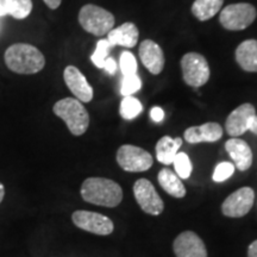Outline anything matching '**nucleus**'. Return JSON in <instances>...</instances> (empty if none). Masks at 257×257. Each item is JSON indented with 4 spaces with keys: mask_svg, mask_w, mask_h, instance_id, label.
<instances>
[{
    "mask_svg": "<svg viewBox=\"0 0 257 257\" xmlns=\"http://www.w3.org/2000/svg\"><path fill=\"white\" fill-rule=\"evenodd\" d=\"M81 197L96 206L117 207L123 200V189L113 180L88 178L81 186Z\"/></svg>",
    "mask_w": 257,
    "mask_h": 257,
    "instance_id": "obj_1",
    "label": "nucleus"
},
{
    "mask_svg": "<svg viewBox=\"0 0 257 257\" xmlns=\"http://www.w3.org/2000/svg\"><path fill=\"white\" fill-rule=\"evenodd\" d=\"M5 63L12 72L29 75L41 72L46 66V59L36 47L27 43H17L6 49Z\"/></svg>",
    "mask_w": 257,
    "mask_h": 257,
    "instance_id": "obj_2",
    "label": "nucleus"
},
{
    "mask_svg": "<svg viewBox=\"0 0 257 257\" xmlns=\"http://www.w3.org/2000/svg\"><path fill=\"white\" fill-rule=\"evenodd\" d=\"M54 113L60 117L74 136H81L89 126V114L76 98H64L54 105Z\"/></svg>",
    "mask_w": 257,
    "mask_h": 257,
    "instance_id": "obj_3",
    "label": "nucleus"
},
{
    "mask_svg": "<svg viewBox=\"0 0 257 257\" xmlns=\"http://www.w3.org/2000/svg\"><path fill=\"white\" fill-rule=\"evenodd\" d=\"M79 23L85 31L100 37L114 28V16L100 6L88 4L80 10Z\"/></svg>",
    "mask_w": 257,
    "mask_h": 257,
    "instance_id": "obj_4",
    "label": "nucleus"
},
{
    "mask_svg": "<svg viewBox=\"0 0 257 257\" xmlns=\"http://www.w3.org/2000/svg\"><path fill=\"white\" fill-rule=\"evenodd\" d=\"M255 6L248 3L231 4L221 10L219 22L226 30L240 31L250 27L256 19Z\"/></svg>",
    "mask_w": 257,
    "mask_h": 257,
    "instance_id": "obj_5",
    "label": "nucleus"
},
{
    "mask_svg": "<svg viewBox=\"0 0 257 257\" xmlns=\"http://www.w3.org/2000/svg\"><path fill=\"white\" fill-rule=\"evenodd\" d=\"M182 78L191 87H201L210 79V66L198 53H188L181 59Z\"/></svg>",
    "mask_w": 257,
    "mask_h": 257,
    "instance_id": "obj_6",
    "label": "nucleus"
},
{
    "mask_svg": "<svg viewBox=\"0 0 257 257\" xmlns=\"http://www.w3.org/2000/svg\"><path fill=\"white\" fill-rule=\"evenodd\" d=\"M117 162L121 169L130 173H142L153 166V156L142 148L125 144L117 152Z\"/></svg>",
    "mask_w": 257,
    "mask_h": 257,
    "instance_id": "obj_7",
    "label": "nucleus"
},
{
    "mask_svg": "<svg viewBox=\"0 0 257 257\" xmlns=\"http://www.w3.org/2000/svg\"><path fill=\"white\" fill-rule=\"evenodd\" d=\"M72 220L79 229L87 232L99 234V236H107L114 230L113 221L104 214L96 213L91 211H75L72 214Z\"/></svg>",
    "mask_w": 257,
    "mask_h": 257,
    "instance_id": "obj_8",
    "label": "nucleus"
},
{
    "mask_svg": "<svg viewBox=\"0 0 257 257\" xmlns=\"http://www.w3.org/2000/svg\"><path fill=\"white\" fill-rule=\"evenodd\" d=\"M134 195L143 212L150 216H159L165 205L154 185L148 179H140L134 185Z\"/></svg>",
    "mask_w": 257,
    "mask_h": 257,
    "instance_id": "obj_9",
    "label": "nucleus"
},
{
    "mask_svg": "<svg viewBox=\"0 0 257 257\" xmlns=\"http://www.w3.org/2000/svg\"><path fill=\"white\" fill-rule=\"evenodd\" d=\"M255 201V192L250 187H242L225 199L221 205L224 216L230 218H240L248 214Z\"/></svg>",
    "mask_w": 257,
    "mask_h": 257,
    "instance_id": "obj_10",
    "label": "nucleus"
},
{
    "mask_svg": "<svg viewBox=\"0 0 257 257\" xmlns=\"http://www.w3.org/2000/svg\"><path fill=\"white\" fill-rule=\"evenodd\" d=\"M176 257H207V249L202 239L193 231H185L173 243Z\"/></svg>",
    "mask_w": 257,
    "mask_h": 257,
    "instance_id": "obj_11",
    "label": "nucleus"
},
{
    "mask_svg": "<svg viewBox=\"0 0 257 257\" xmlns=\"http://www.w3.org/2000/svg\"><path fill=\"white\" fill-rule=\"evenodd\" d=\"M255 115V107L249 102L238 106L236 110L231 112L226 121H225L226 133L231 137H238L240 135L245 134L246 131H249V126Z\"/></svg>",
    "mask_w": 257,
    "mask_h": 257,
    "instance_id": "obj_12",
    "label": "nucleus"
},
{
    "mask_svg": "<svg viewBox=\"0 0 257 257\" xmlns=\"http://www.w3.org/2000/svg\"><path fill=\"white\" fill-rule=\"evenodd\" d=\"M63 79L67 87L81 102H89L93 99V88L85 75L74 66H68L63 72Z\"/></svg>",
    "mask_w": 257,
    "mask_h": 257,
    "instance_id": "obj_13",
    "label": "nucleus"
},
{
    "mask_svg": "<svg viewBox=\"0 0 257 257\" xmlns=\"http://www.w3.org/2000/svg\"><path fill=\"white\" fill-rule=\"evenodd\" d=\"M140 57L144 67L154 75H157L165 67V54L159 44L152 40H146L140 46Z\"/></svg>",
    "mask_w": 257,
    "mask_h": 257,
    "instance_id": "obj_14",
    "label": "nucleus"
},
{
    "mask_svg": "<svg viewBox=\"0 0 257 257\" xmlns=\"http://www.w3.org/2000/svg\"><path fill=\"white\" fill-rule=\"evenodd\" d=\"M225 149L233 161L234 168L240 172H245L252 165V152L251 148L245 141L240 138L233 137L226 141L225 143Z\"/></svg>",
    "mask_w": 257,
    "mask_h": 257,
    "instance_id": "obj_15",
    "label": "nucleus"
},
{
    "mask_svg": "<svg viewBox=\"0 0 257 257\" xmlns=\"http://www.w3.org/2000/svg\"><path fill=\"white\" fill-rule=\"evenodd\" d=\"M223 137V128L218 123L210 121L205 123L200 126H192L188 127L185 131L184 138L186 142L197 144L201 142L213 143L219 141Z\"/></svg>",
    "mask_w": 257,
    "mask_h": 257,
    "instance_id": "obj_16",
    "label": "nucleus"
},
{
    "mask_svg": "<svg viewBox=\"0 0 257 257\" xmlns=\"http://www.w3.org/2000/svg\"><path fill=\"white\" fill-rule=\"evenodd\" d=\"M138 29L134 23H124L120 27L112 29L107 34V41L111 46H121L126 48L136 47L138 42Z\"/></svg>",
    "mask_w": 257,
    "mask_h": 257,
    "instance_id": "obj_17",
    "label": "nucleus"
},
{
    "mask_svg": "<svg viewBox=\"0 0 257 257\" xmlns=\"http://www.w3.org/2000/svg\"><path fill=\"white\" fill-rule=\"evenodd\" d=\"M236 61L245 72H257V41L246 40L236 49Z\"/></svg>",
    "mask_w": 257,
    "mask_h": 257,
    "instance_id": "obj_18",
    "label": "nucleus"
},
{
    "mask_svg": "<svg viewBox=\"0 0 257 257\" xmlns=\"http://www.w3.org/2000/svg\"><path fill=\"white\" fill-rule=\"evenodd\" d=\"M159 184L169 195L176 199H181L186 195V187L181 179L176 175V173L173 172L168 168L160 170L159 176Z\"/></svg>",
    "mask_w": 257,
    "mask_h": 257,
    "instance_id": "obj_19",
    "label": "nucleus"
},
{
    "mask_svg": "<svg viewBox=\"0 0 257 257\" xmlns=\"http://www.w3.org/2000/svg\"><path fill=\"white\" fill-rule=\"evenodd\" d=\"M181 146L182 140L180 137H162L156 144L157 161L160 163H162V165H172Z\"/></svg>",
    "mask_w": 257,
    "mask_h": 257,
    "instance_id": "obj_20",
    "label": "nucleus"
},
{
    "mask_svg": "<svg viewBox=\"0 0 257 257\" xmlns=\"http://www.w3.org/2000/svg\"><path fill=\"white\" fill-rule=\"evenodd\" d=\"M223 4L224 0H195L192 5V14L199 21H208L220 11Z\"/></svg>",
    "mask_w": 257,
    "mask_h": 257,
    "instance_id": "obj_21",
    "label": "nucleus"
},
{
    "mask_svg": "<svg viewBox=\"0 0 257 257\" xmlns=\"http://www.w3.org/2000/svg\"><path fill=\"white\" fill-rule=\"evenodd\" d=\"M142 111L143 106L141 104V101L133 95L124 96V99L120 102V115L121 118H124V119L126 120H131L134 119V118L138 117Z\"/></svg>",
    "mask_w": 257,
    "mask_h": 257,
    "instance_id": "obj_22",
    "label": "nucleus"
},
{
    "mask_svg": "<svg viewBox=\"0 0 257 257\" xmlns=\"http://www.w3.org/2000/svg\"><path fill=\"white\" fill-rule=\"evenodd\" d=\"M8 15L16 19H25L32 11L31 0H8Z\"/></svg>",
    "mask_w": 257,
    "mask_h": 257,
    "instance_id": "obj_23",
    "label": "nucleus"
},
{
    "mask_svg": "<svg viewBox=\"0 0 257 257\" xmlns=\"http://www.w3.org/2000/svg\"><path fill=\"white\" fill-rule=\"evenodd\" d=\"M173 163H174L176 175H178L180 179L186 180L191 176L192 162H191V160H189L187 154L178 153L176 154L174 161H173Z\"/></svg>",
    "mask_w": 257,
    "mask_h": 257,
    "instance_id": "obj_24",
    "label": "nucleus"
},
{
    "mask_svg": "<svg viewBox=\"0 0 257 257\" xmlns=\"http://www.w3.org/2000/svg\"><path fill=\"white\" fill-rule=\"evenodd\" d=\"M111 48H112L111 43L107 40H100L98 43H96L95 51L91 56L92 62L94 63L95 67H98V68H101V69L104 68V63L106 59L108 57V53H110Z\"/></svg>",
    "mask_w": 257,
    "mask_h": 257,
    "instance_id": "obj_25",
    "label": "nucleus"
},
{
    "mask_svg": "<svg viewBox=\"0 0 257 257\" xmlns=\"http://www.w3.org/2000/svg\"><path fill=\"white\" fill-rule=\"evenodd\" d=\"M141 87H142V81H141V78L137 75V74H134V75H126V76H123L120 93L124 96L133 95L136 92L140 91Z\"/></svg>",
    "mask_w": 257,
    "mask_h": 257,
    "instance_id": "obj_26",
    "label": "nucleus"
},
{
    "mask_svg": "<svg viewBox=\"0 0 257 257\" xmlns=\"http://www.w3.org/2000/svg\"><path fill=\"white\" fill-rule=\"evenodd\" d=\"M119 66H120V70H121V73H123L124 76L137 74L138 66H137L136 57H135L134 54H131L130 51H124V53H121L120 60H119Z\"/></svg>",
    "mask_w": 257,
    "mask_h": 257,
    "instance_id": "obj_27",
    "label": "nucleus"
},
{
    "mask_svg": "<svg viewBox=\"0 0 257 257\" xmlns=\"http://www.w3.org/2000/svg\"><path fill=\"white\" fill-rule=\"evenodd\" d=\"M233 173H234L233 163L220 162L219 165L216 167V169H214L212 179H213L214 182H224L226 181L227 179H230L231 176L233 175Z\"/></svg>",
    "mask_w": 257,
    "mask_h": 257,
    "instance_id": "obj_28",
    "label": "nucleus"
},
{
    "mask_svg": "<svg viewBox=\"0 0 257 257\" xmlns=\"http://www.w3.org/2000/svg\"><path fill=\"white\" fill-rule=\"evenodd\" d=\"M150 117H152V119L155 121V123H161V121L165 119V111L161 107H159V106H155V107H153L152 111H150Z\"/></svg>",
    "mask_w": 257,
    "mask_h": 257,
    "instance_id": "obj_29",
    "label": "nucleus"
},
{
    "mask_svg": "<svg viewBox=\"0 0 257 257\" xmlns=\"http://www.w3.org/2000/svg\"><path fill=\"white\" fill-rule=\"evenodd\" d=\"M106 73H108L110 75H113V74L117 72V62L112 59V57H107L104 63V68Z\"/></svg>",
    "mask_w": 257,
    "mask_h": 257,
    "instance_id": "obj_30",
    "label": "nucleus"
},
{
    "mask_svg": "<svg viewBox=\"0 0 257 257\" xmlns=\"http://www.w3.org/2000/svg\"><path fill=\"white\" fill-rule=\"evenodd\" d=\"M248 257H257V239L250 244L248 248Z\"/></svg>",
    "mask_w": 257,
    "mask_h": 257,
    "instance_id": "obj_31",
    "label": "nucleus"
},
{
    "mask_svg": "<svg viewBox=\"0 0 257 257\" xmlns=\"http://www.w3.org/2000/svg\"><path fill=\"white\" fill-rule=\"evenodd\" d=\"M46 3V5L51 10H56L62 3V0H43Z\"/></svg>",
    "mask_w": 257,
    "mask_h": 257,
    "instance_id": "obj_32",
    "label": "nucleus"
},
{
    "mask_svg": "<svg viewBox=\"0 0 257 257\" xmlns=\"http://www.w3.org/2000/svg\"><path fill=\"white\" fill-rule=\"evenodd\" d=\"M8 0H0V18L8 15Z\"/></svg>",
    "mask_w": 257,
    "mask_h": 257,
    "instance_id": "obj_33",
    "label": "nucleus"
},
{
    "mask_svg": "<svg viewBox=\"0 0 257 257\" xmlns=\"http://www.w3.org/2000/svg\"><path fill=\"white\" fill-rule=\"evenodd\" d=\"M249 131H251L252 134H255L257 136V114L252 118L251 124H250V126H249Z\"/></svg>",
    "mask_w": 257,
    "mask_h": 257,
    "instance_id": "obj_34",
    "label": "nucleus"
},
{
    "mask_svg": "<svg viewBox=\"0 0 257 257\" xmlns=\"http://www.w3.org/2000/svg\"><path fill=\"white\" fill-rule=\"evenodd\" d=\"M4 197H5V187H4V185L0 182V204H2V201H3V199H4Z\"/></svg>",
    "mask_w": 257,
    "mask_h": 257,
    "instance_id": "obj_35",
    "label": "nucleus"
},
{
    "mask_svg": "<svg viewBox=\"0 0 257 257\" xmlns=\"http://www.w3.org/2000/svg\"><path fill=\"white\" fill-rule=\"evenodd\" d=\"M0 27H2V24H0ZM0 29H2V28H0Z\"/></svg>",
    "mask_w": 257,
    "mask_h": 257,
    "instance_id": "obj_36",
    "label": "nucleus"
}]
</instances>
